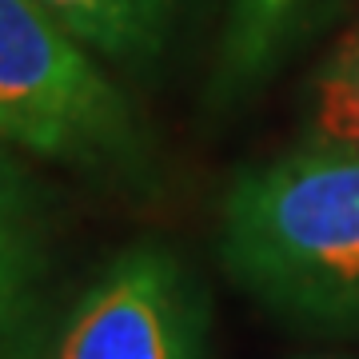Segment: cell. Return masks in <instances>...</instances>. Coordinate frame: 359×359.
Returning <instances> with one entry per match:
<instances>
[{"label":"cell","instance_id":"5","mask_svg":"<svg viewBox=\"0 0 359 359\" xmlns=\"http://www.w3.org/2000/svg\"><path fill=\"white\" fill-rule=\"evenodd\" d=\"M335 8L339 0H224L204 104L212 112L244 108L316 40Z\"/></svg>","mask_w":359,"mask_h":359},{"label":"cell","instance_id":"2","mask_svg":"<svg viewBox=\"0 0 359 359\" xmlns=\"http://www.w3.org/2000/svg\"><path fill=\"white\" fill-rule=\"evenodd\" d=\"M0 140L108 188L156 184L128 92L44 0H0Z\"/></svg>","mask_w":359,"mask_h":359},{"label":"cell","instance_id":"1","mask_svg":"<svg viewBox=\"0 0 359 359\" xmlns=\"http://www.w3.org/2000/svg\"><path fill=\"white\" fill-rule=\"evenodd\" d=\"M216 256L240 292L311 335H359V148L299 140L219 200Z\"/></svg>","mask_w":359,"mask_h":359},{"label":"cell","instance_id":"3","mask_svg":"<svg viewBox=\"0 0 359 359\" xmlns=\"http://www.w3.org/2000/svg\"><path fill=\"white\" fill-rule=\"evenodd\" d=\"M212 295L180 248L136 240L56 304L28 359H208Z\"/></svg>","mask_w":359,"mask_h":359},{"label":"cell","instance_id":"8","mask_svg":"<svg viewBox=\"0 0 359 359\" xmlns=\"http://www.w3.org/2000/svg\"><path fill=\"white\" fill-rule=\"evenodd\" d=\"M299 359H347V355H299Z\"/></svg>","mask_w":359,"mask_h":359},{"label":"cell","instance_id":"7","mask_svg":"<svg viewBox=\"0 0 359 359\" xmlns=\"http://www.w3.org/2000/svg\"><path fill=\"white\" fill-rule=\"evenodd\" d=\"M304 140L359 148V25L347 28L311 72Z\"/></svg>","mask_w":359,"mask_h":359},{"label":"cell","instance_id":"4","mask_svg":"<svg viewBox=\"0 0 359 359\" xmlns=\"http://www.w3.org/2000/svg\"><path fill=\"white\" fill-rule=\"evenodd\" d=\"M56 216L32 156L0 140V359H28L52 316Z\"/></svg>","mask_w":359,"mask_h":359},{"label":"cell","instance_id":"6","mask_svg":"<svg viewBox=\"0 0 359 359\" xmlns=\"http://www.w3.org/2000/svg\"><path fill=\"white\" fill-rule=\"evenodd\" d=\"M68 28L120 72H152L176 52L216 0H44Z\"/></svg>","mask_w":359,"mask_h":359}]
</instances>
